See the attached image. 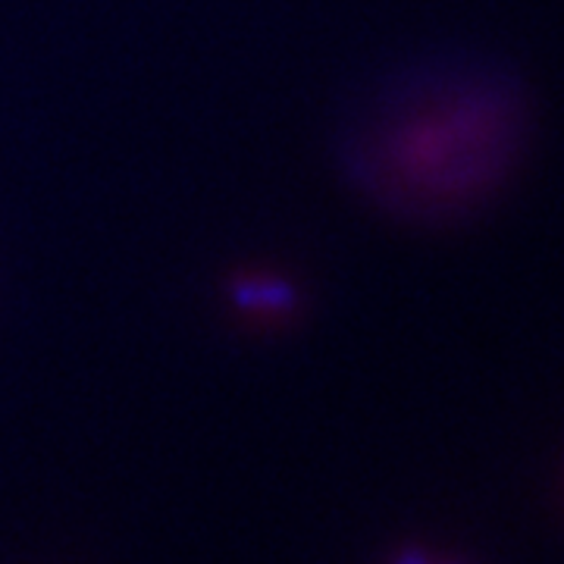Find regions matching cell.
Here are the masks:
<instances>
[{
  "instance_id": "obj_1",
  "label": "cell",
  "mask_w": 564,
  "mask_h": 564,
  "mask_svg": "<svg viewBox=\"0 0 564 564\" xmlns=\"http://www.w3.org/2000/svg\"><path fill=\"white\" fill-rule=\"evenodd\" d=\"M502 85L426 76L377 104L343 144L348 180L399 217H448L489 192L518 139Z\"/></svg>"
}]
</instances>
